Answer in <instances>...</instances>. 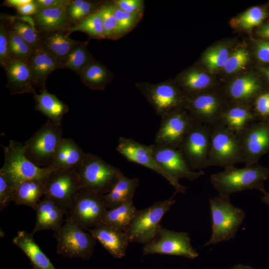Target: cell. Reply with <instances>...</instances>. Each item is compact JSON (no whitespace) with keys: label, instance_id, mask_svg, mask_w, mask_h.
Instances as JSON below:
<instances>
[{"label":"cell","instance_id":"cell-1","mask_svg":"<svg viewBox=\"0 0 269 269\" xmlns=\"http://www.w3.org/2000/svg\"><path fill=\"white\" fill-rule=\"evenodd\" d=\"M268 179L269 168L258 163L243 168L226 167L223 171L212 174L210 181L220 195L230 196L246 190L257 189L264 193V183Z\"/></svg>","mask_w":269,"mask_h":269},{"label":"cell","instance_id":"cell-2","mask_svg":"<svg viewBox=\"0 0 269 269\" xmlns=\"http://www.w3.org/2000/svg\"><path fill=\"white\" fill-rule=\"evenodd\" d=\"M212 217V235L204 245L216 244L235 237L246 217L245 212L230 201V196L219 195L209 200Z\"/></svg>","mask_w":269,"mask_h":269},{"label":"cell","instance_id":"cell-3","mask_svg":"<svg viewBox=\"0 0 269 269\" xmlns=\"http://www.w3.org/2000/svg\"><path fill=\"white\" fill-rule=\"evenodd\" d=\"M2 147L4 161L0 171L4 174L15 189L19 183L28 180L38 179L44 183L54 170L50 167H39L30 161L24 154L21 142L11 140L7 146Z\"/></svg>","mask_w":269,"mask_h":269},{"label":"cell","instance_id":"cell-4","mask_svg":"<svg viewBox=\"0 0 269 269\" xmlns=\"http://www.w3.org/2000/svg\"><path fill=\"white\" fill-rule=\"evenodd\" d=\"M56 252L65 258H80L86 261L92 256L96 240L86 230L67 217L64 223L54 231Z\"/></svg>","mask_w":269,"mask_h":269},{"label":"cell","instance_id":"cell-5","mask_svg":"<svg viewBox=\"0 0 269 269\" xmlns=\"http://www.w3.org/2000/svg\"><path fill=\"white\" fill-rule=\"evenodd\" d=\"M209 126L210 147L208 167L218 166L225 168L243 162L239 135L219 122Z\"/></svg>","mask_w":269,"mask_h":269},{"label":"cell","instance_id":"cell-6","mask_svg":"<svg viewBox=\"0 0 269 269\" xmlns=\"http://www.w3.org/2000/svg\"><path fill=\"white\" fill-rule=\"evenodd\" d=\"M76 170L81 188L103 195L110 192L122 172L92 153H86L83 163Z\"/></svg>","mask_w":269,"mask_h":269},{"label":"cell","instance_id":"cell-7","mask_svg":"<svg viewBox=\"0 0 269 269\" xmlns=\"http://www.w3.org/2000/svg\"><path fill=\"white\" fill-rule=\"evenodd\" d=\"M62 134L61 127L48 119L23 144L26 157L39 167H49Z\"/></svg>","mask_w":269,"mask_h":269},{"label":"cell","instance_id":"cell-8","mask_svg":"<svg viewBox=\"0 0 269 269\" xmlns=\"http://www.w3.org/2000/svg\"><path fill=\"white\" fill-rule=\"evenodd\" d=\"M175 203V200L171 198L137 210L125 231L130 243L146 244L151 241L161 227L160 222L163 216Z\"/></svg>","mask_w":269,"mask_h":269},{"label":"cell","instance_id":"cell-9","mask_svg":"<svg viewBox=\"0 0 269 269\" xmlns=\"http://www.w3.org/2000/svg\"><path fill=\"white\" fill-rule=\"evenodd\" d=\"M108 209L103 194L81 188L66 215L87 230L101 224Z\"/></svg>","mask_w":269,"mask_h":269},{"label":"cell","instance_id":"cell-10","mask_svg":"<svg viewBox=\"0 0 269 269\" xmlns=\"http://www.w3.org/2000/svg\"><path fill=\"white\" fill-rule=\"evenodd\" d=\"M135 86L160 117L174 110L183 108L186 95L171 81L155 84L137 82Z\"/></svg>","mask_w":269,"mask_h":269},{"label":"cell","instance_id":"cell-11","mask_svg":"<svg viewBox=\"0 0 269 269\" xmlns=\"http://www.w3.org/2000/svg\"><path fill=\"white\" fill-rule=\"evenodd\" d=\"M142 253L144 256L161 254L181 256L190 259H194L199 255L191 244L188 233L175 232L162 226L157 235L144 244Z\"/></svg>","mask_w":269,"mask_h":269},{"label":"cell","instance_id":"cell-12","mask_svg":"<svg viewBox=\"0 0 269 269\" xmlns=\"http://www.w3.org/2000/svg\"><path fill=\"white\" fill-rule=\"evenodd\" d=\"M210 147V126L195 122L177 149L192 169L200 170L208 167Z\"/></svg>","mask_w":269,"mask_h":269},{"label":"cell","instance_id":"cell-13","mask_svg":"<svg viewBox=\"0 0 269 269\" xmlns=\"http://www.w3.org/2000/svg\"><path fill=\"white\" fill-rule=\"evenodd\" d=\"M76 169L53 170L44 183L45 195L65 210L66 213L81 189Z\"/></svg>","mask_w":269,"mask_h":269},{"label":"cell","instance_id":"cell-14","mask_svg":"<svg viewBox=\"0 0 269 269\" xmlns=\"http://www.w3.org/2000/svg\"><path fill=\"white\" fill-rule=\"evenodd\" d=\"M154 143L178 148L195 123L187 111L180 108L162 116Z\"/></svg>","mask_w":269,"mask_h":269},{"label":"cell","instance_id":"cell-15","mask_svg":"<svg viewBox=\"0 0 269 269\" xmlns=\"http://www.w3.org/2000/svg\"><path fill=\"white\" fill-rule=\"evenodd\" d=\"M239 136L245 166L258 164L269 152V119L252 123Z\"/></svg>","mask_w":269,"mask_h":269},{"label":"cell","instance_id":"cell-16","mask_svg":"<svg viewBox=\"0 0 269 269\" xmlns=\"http://www.w3.org/2000/svg\"><path fill=\"white\" fill-rule=\"evenodd\" d=\"M117 150L128 161L141 165L160 174L173 186L175 193H185L187 188L173 179L157 163L152 154L150 145L141 144L133 139L121 137Z\"/></svg>","mask_w":269,"mask_h":269},{"label":"cell","instance_id":"cell-17","mask_svg":"<svg viewBox=\"0 0 269 269\" xmlns=\"http://www.w3.org/2000/svg\"><path fill=\"white\" fill-rule=\"evenodd\" d=\"M150 145L157 163L176 181L181 178L194 181L204 174L203 170H193L177 148L155 143Z\"/></svg>","mask_w":269,"mask_h":269},{"label":"cell","instance_id":"cell-18","mask_svg":"<svg viewBox=\"0 0 269 269\" xmlns=\"http://www.w3.org/2000/svg\"><path fill=\"white\" fill-rule=\"evenodd\" d=\"M222 102L215 94L200 93L186 95L183 108L195 122L210 125L219 122L227 108Z\"/></svg>","mask_w":269,"mask_h":269},{"label":"cell","instance_id":"cell-19","mask_svg":"<svg viewBox=\"0 0 269 269\" xmlns=\"http://www.w3.org/2000/svg\"><path fill=\"white\" fill-rule=\"evenodd\" d=\"M4 69L7 77L6 86L11 94L36 93L29 60L11 58Z\"/></svg>","mask_w":269,"mask_h":269},{"label":"cell","instance_id":"cell-20","mask_svg":"<svg viewBox=\"0 0 269 269\" xmlns=\"http://www.w3.org/2000/svg\"><path fill=\"white\" fill-rule=\"evenodd\" d=\"M88 231L94 238L114 257H124L130 243L125 231L100 224Z\"/></svg>","mask_w":269,"mask_h":269},{"label":"cell","instance_id":"cell-21","mask_svg":"<svg viewBox=\"0 0 269 269\" xmlns=\"http://www.w3.org/2000/svg\"><path fill=\"white\" fill-rule=\"evenodd\" d=\"M36 211V223L32 234L44 230L54 231L59 229L64 223L63 216L66 211L57 205L47 196L38 203Z\"/></svg>","mask_w":269,"mask_h":269},{"label":"cell","instance_id":"cell-22","mask_svg":"<svg viewBox=\"0 0 269 269\" xmlns=\"http://www.w3.org/2000/svg\"><path fill=\"white\" fill-rule=\"evenodd\" d=\"M67 6L39 10L32 16L37 29L40 33L67 31L71 26Z\"/></svg>","mask_w":269,"mask_h":269},{"label":"cell","instance_id":"cell-23","mask_svg":"<svg viewBox=\"0 0 269 269\" xmlns=\"http://www.w3.org/2000/svg\"><path fill=\"white\" fill-rule=\"evenodd\" d=\"M86 153L71 138H62L49 167L59 169L77 168L83 162Z\"/></svg>","mask_w":269,"mask_h":269},{"label":"cell","instance_id":"cell-24","mask_svg":"<svg viewBox=\"0 0 269 269\" xmlns=\"http://www.w3.org/2000/svg\"><path fill=\"white\" fill-rule=\"evenodd\" d=\"M40 33V47L53 56L62 66L71 49L81 42L69 37L67 31Z\"/></svg>","mask_w":269,"mask_h":269},{"label":"cell","instance_id":"cell-25","mask_svg":"<svg viewBox=\"0 0 269 269\" xmlns=\"http://www.w3.org/2000/svg\"><path fill=\"white\" fill-rule=\"evenodd\" d=\"M258 121L248 104L237 103L227 107L218 122L239 135L250 124Z\"/></svg>","mask_w":269,"mask_h":269},{"label":"cell","instance_id":"cell-26","mask_svg":"<svg viewBox=\"0 0 269 269\" xmlns=\"http://www.w3.org/2000/svg\"><path fill=\"white\" fill-rule=\"evenodd\" d=\"M12 242L28 257L34 269H56L36 244L32 233L19 231Z\"/></svg>","mask_w":269,"mask_h":269},{"label":"cell","instance_id":"cell-27","mask_svg":"<svg viewBox=\"0 0 269 269\" xmlns=\"http://www.w3.org/2000/svg\"><path fill=\"white\" fill-rule=\"evenodd\" d=\"M29 60L35 86L42 88L50 74L62 67L53 56L41 47L34 50Z\"/></svg>","mask_w":269,"mask_h":269},{"label":"cell","instance_id":"cell-28","mask_svg":"<svg viewBox=\"0 0 269 269\" xmlns=\"http://www.w3.org/2000/svg\"><path fill=\"white\" fill-rule=\"evenodd\" d=\"M34 95L36 110L43 113L55 124L61 126L63 116L69 111V107L54 95L49 93L45 87L39 94Z\"/></svg>","mask_w":269,"mask_h":269},{"label":"cell","instance_id":"cell-29","mask_svg":"<svg viewBox=\"0 0 269 269\" xmlns=\"http://www.w3.org/2000/svg\"><path fill=\"white\" fill-rule=\"evenodd\" d=\"M139 185L138 178H129L122 172L110 192L104 195L108 208H113L133 200L136 189Z\"/></svg>","mask_w":269,"mask_h":269},{"label":"cell","instance_id":"cell-30","mask_svg":"<svg viewBox=\"0 0 269 269\" xmlns=\"http://www.w3.org/2000/svg\"><path fill=\"white\" fill-rule=\"evenodd\" d=\"M261 85L256 78L251 76H245L233 81L229 85L227 93L232 101L248 104L261 92Z\"/></svg>","mask_w":269,"mask_h":269},{"label":"cell","instance_id":"cell-31","mask_svg":"<svg viewBox=\"0 0 269 269\" xmlns=\"http://www.w3.org/2000/svg\"><path fill=\"white\" fill-rule=\"evenodd\" d=\"M82 82L89 88L103 91L113 80V73L104 65L94 60L79 75Z\"/></svg>","mask_w":269,"mask_h":269},{"label":"cell","instance_id":"cell-32","mask_svg":"<svg viewBox=\"0 0 269 269\" xmlns=\"http://www.w3.org/2000/svg\"><path fill=\"white\" fill-rule=\"evenodd\" d=\"M45 195L44 185L41 181L28 180L16 187L13 201L17 205H25L35 210L40 198Z\"/></svg>","mask_w":269,"mask_h":269},{"label":"cell","instance_id":"cell-33","mask_svg":"<svg viewBox=\"0 0 269 269\" xmlns=\"http://www.w3.org/2000/svg\"><path fill=\"white\" fill-rule=\"evenodd\" d=\"M137 210L134 204L133 200L130 201L114 208L108 209L101 224L125 232Z\"/></svg>","mask_w":269,"mask_h":269},{"label":"cell","instance_id":"cell-34","mask_svg":"<svg viewBox=\"0 0 269 269\" xmlns=\"http://www.w3.org/2000/svg\"><path fill=\"white\" fill-rule=\"evenodd\" d=\"M9 27L34 50L40 47L41 33L37 29L32 16L11 17Z\"/></svg>","mask_w":269,"mask_h":269},{"label":"cell","instance_id":"cell-35","mask_svg":"<svg viewBox=\"0 0 269 269\" xmlns=\"http://www.w3.org/2000/svg\"><path fill=\"white\" fill-rule=\"evenodd\" d=\"M177 82L184 94L190 95L200 93L208 88L211 80L206 73L196 69H190L182 74Z\"/></svg>","mask_w":269,"mask_h":269},{"label":"cell","instance_id":"cell-36","mask_svg":"<svg viewBox=\"0 0 269 269\" xmlns=\"http://www.w3.org/2000/svg\"><path fill=\"white\" fill-rule=\"evenodd\" d=\"M87 44L88 41L81 42L75 45L66 58L62 68L72 70L79 75L88 64L95 60L87 48Z\"/></svg>","mask_w":269,"mask_h":269},{"label":"cell","instance_id":"cell-37","mask_svg":"<svg viewBox=\"0 0 269 269\" xmlns=\"http://www.w3.org/2000/svg\"><path fill=\"white\" fill-rule=\"evenodd\" d=\"M75 31L84 32L92 38L106 39L102 18L98 9L75 25L71 26L67 30L68 35Z\"/></svg>","mask_w":269,"mask_h":269},{"label":"cell","instance_id":"cell-38","mask_svg":"<svg viewBox=\"0 0 269 269\" xmlns=\"http://www.w3.org/2000/svg\"><path fill=\"white\" fill-rule=\"evenodd\" d=\"M98 10L102 18L106 38L112 40L119 38L118 22L114 13L113 1L101 4Z\"/></svg>","mask_w":269,"mask_h":269},{"label":"cell","instance_id":"cell-39","mask_svg":"<svg viewBox=\"0 0 269 269\" xmlns=\"http://www.w3.org/2000/svg\"><path fill=\"white\" fill-rule=\"evenodd\" d=\"M6 28L11 57L29 60L34 49L9 26Z\"/></svg>","mask_w":269,"mask_h":269},{"label":"cell","instance_id":"cell-40","mask_svg":"<svg viewBox=\"0 0 269 269\" xmlns=\"http://www.w3.org/2000/svg\"><path fill=\"white\" fill-rule=\"evenodd\" d=\"M229 56L227 48L217 46L208 50L204 54L203 62L210 71H214L224 67Z\"/></svg>","mask_w":269,"mask_h":269},{"label":"cell","instance_id":"cell-41","mask_svg":"<svg viewBox=\"0 0 269 269\" xmlns=\"http://www.w3.org/2000/svg\"><path fill=\"white\" fill-rule=\"evenodd\" d=\"M114 13L118 22V34L120 38L131 31L138 24L142 15L129 13L121 10L114 3Z\"/></svg>","mask_w":269,"mask_h":269},{"label":"cell","instance_id":"cell-42","mask_svg":"<svg viewBox=\"0 0 269 269\" xmlns=\"http://www.w3.org/2000/svg\"><path fill=\"white\" fill-rule=\"evenodd\" d=\"M266 16L267 13L264 9L254 6L241 15L238 22L242 28L250 29L260 25Z\"/></svg>","mask_w":269,"mask_h":269},{"label":"cell","instance_id":"cell-43","mask_svg":"<svg viewBox=\"0 0 269 269\" xmlns=\"http://www.w3.org/2000/svg\"><path fill=\"white\" fill-rule=\"evenodd\" d=\"M249 58L247 50L243 48L237 49L228 57L224 66V71L232 73L240 70L247 64Z\"/></svg>","mask_w":269,"mask_h":269},{"label":"cell","instance_id":"cell-44","mask_svg":"<svg viewBox=\"0 0 269 269\" xmlns=\"http://www.w3.org/2000/svg\"><path fill=\"white\" fill-rule=\"evenodd\" d=\"M253 111L258 121L269 119V91L260 92L254 98Z\"/></svg>","mask_w":269,"mask_h":269},{"label":"cell","instance_id":"cell-45","mask_svg":"<svg viewBox=\"0 0 269 269\" xmlns=\"http://www.w3.org/2000/svg\"><path fill=\"white\" fill-rule=\"evenodd\" d=\"M15 188L3 173L0 171V211L13 201Z\"/></svg>","mask_w":269,"mask_h":269},{"label":"cell","instance_id":"cell-46","mask_svg":"<svg viewBox=\"0 0 269 269\" xmlns=\"http://www.w3.org/2000/svg\"><path fill=\"white\" fill-rule=\"evenodd\" d=\"M115 5L121 10L132 14L143 15L144 1L142 0H115Z\"/></svg>","mask_w":269,"mask_h":269},{"label":"cell","instance_id":"cell-47","mask_svg":"<svg viewBox=\"0 0 269 269\" xmlns=\"http://www.w3.org/2000/svg\"><path fill=\"white\" fill-rule=\"evenodd\" d=\"M11 58L9 48L7 28L3 23L0 26V63L3 68Z\"/></svg>","mask_w":269,"mask_h":269},{"label":"cell","instance_id":"cell-48","mask_svg":"<svg viewBox=\"0 0 269 269\" xmlns=\"http://www.w3.org/2000/svg\"><path fill=\"white\" fill-rule=\"evenodd\" d=\"M101 4V1L85 0L80 9L70 18V19L80 21L96 11Z\"/></svg>","mask_w":269,"mask_h":269},{"label":"cell","instance_id":"cell-49","mask_svg":"<svg viewBox=\"0 0 269 269\" xmlns=\"http://www.w3.org/2000/svg\"><path fill=\"white\" fill-rule=\"evenodd\" d=\"M71 0H35L38 11L41 9L67 6Z\"/></svg>","mask_w":269,"mask_h":269},{"label":"cell","instance_id":"cell-50","mask_svg":"<svg viewBox=\"0 0 269 269\" xmlns=\"http://www.w3.org/2000/svg\"><path fill=\"white\" fill-rule=\"evenodd\" d=\"M256 55L258 59L263 62H269V42L260 41L256 48Z\"/></svg>","mask_w":269,"mask_h":269},{"label":"cell","instance_id":"cell-51","mask_svg":"<svg viewBox=\"0 0 269 269\" xmlns=\"http://www.w3.org/2000/svg\"><path fill=\"white\" fill-rule=\"evenodd\" d=\"M16 10L19 15L23 16H33L38 11L34 0H32L18 8Z\"/></svg>","mask_w":269,"mask_h":269},{"label":"cell","instance_id":"cell-52","mask_svg":"<svg viewBox=\"0 0 269 269\" xmlns=\"http://www.w3.org/2000/svg\"><path fill=\"white\" fill-rule=\"evenodd\" d=\"M84 1V0H74L70 1L67 8V13L70 19L78 11L83 5Z\"/></svg>","mask_w":269,"mask_h":269},{"label":"cell","instance_id":"cell-53","mask_svg":"<svg viewBox=\"0 0 269 269\" xmlns=\"http://www.w3.org/2000/svg\"><path fill=\"white\" fill-rule=\"evenodd\" d=\"M30 0H6L4 1L3 5L17 9L23 4L30 1Z\"/></svg>","mask_w":269,"mask_h":269},{"label":"cell","instance_id":"cell-54","mask_svg":"<svg viewBox=\"0 0 269 269\" xmlns=\"http://www.w3.org/2000/svg\"><path fill=\"white\" fill-rule=\"evenodd\" d=\"M258 34L262 37L269 40V24L261 26L258 30Z\"/></svg>","mask_w":269,"mask_h":269},{"label":"cell","instance_id":"cell-55","mask_svg":"<svg viewBox=\"0 0 269 269\" xmlns=\"http://www.w3.org/2000/svg\"><path fill=\"white\" fill-rule=\"evenodd\" d=\"M264 195L262 197V201L269 206V192L265 191L263 193Z\"/></svg>","mask_w":269,"mask_h":269},{"label":"cell","instance_id":"cell-56","mask_svg":"<svg viewBox=\"0 0 269 269\" xmlns=\"http://www.w3.org/2000/svg\"><path fill=\"white\" fill-rule=\"evenodd\" d=\"M230 269H255L250 266H244L242 265H238L234 266Z\"/></svg>","mask_w":269,"mask_h":269},{"label":"cell","instance_id":"cell-57","mask_svg":"<svg viewBox=\"0 0 269 269\" xmlns=\"http://www.w3.org/2000/svg\"><path fill=\"white\" fill-rule=\"evenodd\" d=\"M260 70L269 81V67H262L260 68Z\"/></svg>","mask_w":269,"mask_h":269}]
</instances>
